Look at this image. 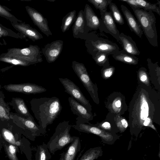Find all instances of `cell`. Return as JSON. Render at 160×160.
I'll list each match as a JSON object with an SVG mask.
<instances>
[{"mask_svg": "<svg viewBox=\"0 0 160 160\" xmlns=\"http://www.w3.org/2000/svg\"><path fill=\"white\" fill-rule=\"evenodd\" d=\"M76 11L73 10L68 13L62 19L61 28L62 32H65L68 30L76 19Z\"/></svg>", "mask_w": 160, "mask_h": 160, "instance_id": "cb8c5ba5", "label": "cell"}, {"mask_svg": "<svg viewBox=\"0 0 160 160\" xmlns=\"http://www.w3.org/2000/svg\"><path fill=\"white\" fill-rule=\"evenodd\" d=\"M131 8L149 43L154 47H158L156 18L154 13L139 8Z\"/></svg>", "mask_w": 160, "mask_h": 160, "instance_id": "7a4b0ae2", "label": "cell"}, {"mask_svg": "<svg viewBox=\"0 0 160 160\" xmlns=\"http://www.w3.org/2000/svg\"><path fill=\"white\" fill-rule=\"evenodd\" d=\"M65 152H62L61 154L59 160H64V155Z\"/></svg>", "mask_w": 160, "mask_h": 160, "instance_id": "ee69618b", "label": "cell"}, {"mask_svg": "<svg viewBox=\"0 0 160 160\" xmlns=\"http://www.w3.org/2000/svg\"><path fill=\"white\" fill-rule=\"evenodd\" d=\"M117 125L120 131L121 132H123L127 128L128 123L125 119L122 118L117 120Z\"/></svg>", "mask_w": 160, "mask_h": 160, "instance_id": "8d00e7d4", "label": "cell"}, {"mask_svg": "<svg viewBox=\"0 0 160 160\" xmlns=\"http://www.w3.org/2000/svg\"><path fill=\"white\" fill-rule=\"evenodd\" d=\"M0 139H1V135H0V150H1V144Z\"/></svg>", "mask_w": 160, "mask_h": 160, "instance_id": "7dc6e473", "label": "cell"}, {"mask_svg": "<svg viewBox=\"0 0 160 160\" xmlns=\"http://www.w3.org/2000/svg\"><path fill=\"white\" fill-rule=\"evenodd\" d=\"M0 61L10 63L14 65L26 66L33 64L31 62L19 58L8 55L6 53L0 55Z\"/></svg>", "mask_w": 160, "mask_h": 160, "instance_id": "7402d4cb", "label": "cell"}, {"mask_svg": "<svg viewBox=\"0 0 160 160\" xmlns=\"http://www.w3.org/2000/svg\"><path fill=\"white\" fill-rule=\"evenodd\" d=\"M81 148L79 138L76 137L65 152L64 160H74L78 153L80 151Z\"/></svg>", "mask_w": 160, "mask_h": 160, "instance_id": "d6986e66", "label": "cell"}, {"mask_svg": "<svg viewBox=\"0 0 160 160\" xmlns=\"http://www.w3.org/2000/svg\"><path fill=\"white\" fill-rule=\"evenodd\" d=\"M63 42L57 40L47 44L42 52L47 62L49 63L54 62L58 58L62 51Z\"/></svg>", "mask_w": 160, "mask_h": 160, "instance_id": "7c38bea8", "label": "cell"}, {"mask_svg": "<svg viewBox=\"0 0 160 160\" xmlns=\"http://www.w3.org/2000/svg\"><path fill=\"white\" fill-rule=\"evenodd\" d=\"M102 154V151L100 147L91 148L86 151L78 160H94Z\"/></svg>", "mask_w": 160, "mask_h": 160, "instance_id": "d4e9b609", "label": "cell"}, {"mask_svg": "<svg viewBox=\"0 0 160 160\" xmlns=\"http://www.w3.org/2000/svg\"><path fill=\"white\" fill-rule=\"evenodd\" d=\"M85 23V18L83 11L81 10L78 13L72 27V33L74 38H77L79 32H84Z\"/></svg>", "mask_w": 160, "mask_h": 160, "instance_id": "603a6c76", "label": "cell"}, {"mask_svg": "<svg viewBox=\"0 0 160 160\" xmlns=\"http://www.w3.org/2000/svg\"><path fill=\"white\" fill-rule=\"evenodd\" d=\"M97 9L100 11H107V8L112 0H88Z\"/></svg>", "mask_w": 160, "mask_h": 160, "instance_id": "d6a6232c", "label": "cell"}, {"mask_svg": "<svg viewBox=\"0 0 160 160\" xmlns=\"http://www.w3.org/2000/svg\"><path fill=\"white\" fill-rule=\"evenodd\" d=\"M7 43L5 40L3 39L2 37L0 35V45H6Z\"/></svg>", "mask_w": 160, "mask_h": 160, "instance_id": "7bdbcfd3", "label": "cell"}, {"mask_svg": "<svg viewBox=\"0 0 160 160\" xmlns=\"http://www.w3.org/2000/svg\"><path fill=\"white\" fill-rule=\"evenodd\" d=\"M18 118L25 128L30 131L34 138L41 135L39 127L35 122L21 117H18Z\"/></svg>", "mask_w": 160, "mask_h": 160, "instance_id": "44dd1931", "label": "cell"}, {"mask_svg": "<svg viewBox=\"0 0 160 160\" xmlns=\"http://www.w3.org/2000/svg\"><path fill=\"white\" fill-rule=\"evenodd\" d=\"M31 106L41 133L44 134L47 126L53 123L61 111L59 99L56 97L36 98L32 100Z\"/></svg>", "mask_w": 160, "mask_h": 160, "instance_id": "6da1fadb", "label": "cell"}, {"mask_svg": "<svg viewBox=\"0 0 160 160\" xmlns=\"http://www.w3.org/2000/svg\"><path fill=\"white\" fill-rule=\"evenodd\" d=\"M20 142H19L18 141H17V142H16L15 145L19 146V145H20Z\"/></svg>", "mask_w": 160, "mask_h": 160, "instance_id": "f6af8a7d", "label": "cell"}, {"mask_svg": "<svg viewBox=\"0 0 160 160\" xmlns=\"http://www.w3.org/2000/svg\"><path fill=\"white\" fill-rule=\"evenodd\" d=\"M41 53L38 46L30 45L28 47L23 48L8 49L6 53L8 55L29 61L34 64L42 61Z\"/></svg>", "mask_w": 160, "mask_h": 160, "instance_id": "277c9868", "label": "cell"}, {"mask_svg": "<svg viewBox=\"0 0 160 160\" xmlns=\"http://www.w3.org/2000/svg\"><path fill=\"white\" fill-rule=\"evenodd\" d=\"M71 126L79 132L91 133L98 135L108 142H111L113 139V137L111 133L98 127L87 124L79 120L76 119V124L71 125Z\"/></svg>", "mask_w": 160, "mask_h": 160, "instance_id": "9c48e42d", "label": "cell"}, {"mask_svg": "<svg viewBox=\"0 0 160 160\" xmlns=\"http://www.w3.org/2000/svg\"><path fill=\"white\" fill-rule=\"evenodd\" d=\"M68 100L72 112L78 116L76 119L88 123L92 119L91 112L79 102L71 97L68 98Z\"/></svg>", "mask_w": 160, "mask_h": 160, "instance_id": "4fadbf2b", "label": "cell"}, {"mask_svg": "<svg viewBox=\"0 0 160 160\" xmlns=\"http://www.w3.org/2000/svg\"><path fill=\"white\" fill-rule=\"evenodd\" d=\"M115 70V68L112 66L107 67L102 71L104 76L107 78L110 77L113 74Z\"/></svg>", "mask_w": 160, "mask_h": 160, "instance_id": "f35d334b", "label": "cell"}, {"mask_svg": "<svg viewBox=\"0 0 160 160\" xmlns=\"http://www.w3.org/2000/svg\"><path fill=\"white\" fill-rule=\"evenodd\" d=\"M109 160H113L112 159H110Z\"/></svg>", "mask_w": 160, "mask_h": 160, "instance_id": "c3c4849f", "label": "cell"}, {"mask_svg": "<svg viewBox=\"0 0 160 160\" xmlns=\"http://www.w3.org/2000/svg\"><path fill=\"white\" fill-rule=\"evenodd\" d=\"M0 118L6 120L9 119V113L7 109L2 104L0 103Z\"/></svg>", "mask_w": 160, "mask_h": 160, "instance_id": "d590c367", "label": "cell"}, {"mask_svg": "<svg viewBox=\"0 0 160 160\" xmlns=\"http://www.w3.org/2000/svg\"><path fill=\"white\" fill-rule=\"evenodd\" d=\"M127 3L130 7L139 8L146 11H151L160 15V9L156 4H152L143 0H118Z\"/></svg>", "mask_w": 160, "mask_h": 160, "instance_id": "ac0fdd59", "label": "cell"}, {"mask_svg": "<svg viewBox=\"0 0 160 160\" xmlns=\"http://www.w3.org/2000/svg\"><path fill=\"white\" fill-rule=\"evenodd\" d=\"M47 1H49V2H54L55 0H47Z\"/></svg>", "mask_w": 160, "mask_h": 160, "instance_id": "bcb514c9", "label": "cell"}, {"mask_svg": "<svg viewBox=\"0 0 160 160\" xmlns=\"http://www.w3.org/2000/svg\"><path fill=\"white\" fill-rule=\"evenodd\" d=\"M25 9L33 23L40 30L48 37L52 36V33L48 26L47 19L41 13L32 8L27 6Z\"/></svg>", "mask_w": 160, "mask_h": 160, "instance_id": "30bf717a", "label": "cell"}, {"mask_svg": "<svg viewBox=\"0 0 160 160\" xmlns=\"http://www.w3.org/2000/svg\"><path fill=\"white\" fill-rule=\"evenodd\" d=\"M92 58L98 65L104 67L109 65V55L106 53L97 52L92 54Z\"/></svg>", "mask_w": 160, "mask_h": 160, "instance_id": "83f0119b", "label": "cell"}, {"mask_svg": "<svg viewBox=\"0 0 160 160\" xmlns=\"http://www.w3.org/2000/svg\"><path fill=\"white\" fill-rule=\"evenodd\" d=\"M99 127L107 130H110L111 127L110 124L108 122H104L100 126L99 125Z\"/></svg>", "mask_w": 160, "mask_h": 160, "instance_id": "60d3db41", "label": "cell"}, {"mask_svg": "<svg viewBox=\"0 0 160 160\" xmlns=\"http://www.w3.org/2000/svg\"><path fill=\"white\" fill-rule=\"evenodd\" d=\"M0 35L2 37H9L23 39L26 37L18 33H16L12 30L4 27L0 24Z\"/></svg>", "mask_w": 160, "mask_h": 160, "instance_id": "4dcf8cb0", "label": "cell"}, {"mask_svg": "<svg viewBox=\"0 0 160 160\" xmlns=\"http://www.w3.org/2000/svg\"><path fill=\"white\" fill-rule=\"evenodd\" d=\"M72 67L92 98L96 102L97 97L96 86L92 82L84 65L82 63L73 61L72 62Z\"/></svg>", "mask_w": 160, "mask_h": 160, "instance_id": "5b68a950", "label": "cell"}, {"mask_svg": "<svg viewBox=\"0 0 160 160\" xmlns=\"http://www.w3.org/2000/svg\"><path fill=\"white\" fill-rule=\"evenodd\" d=\"M142 125L145 126L150 127L156 130V128L153 125L152 120L149 118H147L143 122Z\"/></svg>", "mask_w": 160, "mask_h": 160, "instance_id": "ab89813d", "label": "cell"}, {"mask_svg": "<svg viewBox=\"0 0 160 160\" xmlns=\"http://www.w3.org/2000/svg\"><path fill=\"white\" fill-rule=\"evenodd\" d=\"M111 15L115 22L120 25H123L124 24L123 17L116 4L112 2L109 5Z\"/></svg>", "mask_w": 160, "mask_h": 160, "instance_id": "f1b7e54d", "label": "cell"}, {"mask_svg": "<svg viewBox=\"0 0 160 160\" xmlns=\"http://www.w3.org/2000/svg\"><path fill=\"white\" fill-rule=\"evenodd\" d=\"M58 79L65 88V92L90 111L91 105L79 88L69 79L62 78Z\"/></svg>", "mask_w": 160, "mask_h": 160, "instance_id": "52a82bcc", "label": "cell"}, {"mask_svg": "<svg viewBox=\"0 0 160 160\" xmlns=\"http://www.w3.org/2000/svg\"><path fill=\"white\" fill-rule=\"evenodd\" d=\"M101 25L99 30L112 36L117 41H120V33L116 26L115 22L110 12L100 11Z\"/></svg>", "mask_w": 160, "mask_h": 160, "instance_id": "ba28073f", "label": "cell"}, {"mask_svg": "<svg viewBox=\"0 0 160 160\" xmlns=\"http://www.w3.org/2000/svg\"><path fill=\"white\" fill-rule=\"evenodd\" d=\"M15 102L18 111L26 118L35 122L33 118L29 113L24 101L19 98H15Z\"/></svg>", "mask_w": 160, "mask_h": 160, "instance_id": "f546056e", "label": "cell"}, {"mask_svg": "<svg viewBox=\"0 0 160 160\" xmlns=\"http://www.w3.org/2000/svg\"><path fill=\"white\" fill-rule=\"evenodd\" d=\"M113 58L117 61L132 65L137 64L139 61L138 58L126 52L123 49L119 50L112 55Z\"/></svg>", "mask_w": 160, "mask_h": 160, "instance_id": "ffe728a7", "label": "cell"}, {"mask_svg": "<svg viewBox=\"0 0 160 160\" xmlns=\"http://www.w3.org/2000/svg\"><path fill=\"white\" fill-rule=\"evenodd\" d=\"M71 127L69 121H64L58 124L47 144L51 153L54 154L56 152L61 150L74 141L76 136H71L70 131Z\"/></svg>", "mask_w": 160, "mask_h": 160, "instance_id": "3957f363", "label": "cell"}, {"mask_svg": "<svg viewBox=\"0 0 160 160\" xmlns=\"http://www.w3.org/2000/svg\"><path fill=\"white\" fill-rule=\"evenodd\" d=\"M4 88L10 92H21L27 94H36L46 92L45 88L33 83H24L9 84L5 85Z\"/></svg>", "mask_w": 160, "mask_h": 160, "instance_id": "8fae6325", "label": "cell"}, {"mask_svg": "<svg viewBox=\"0 0 160 160\" xmlns=\"http://www.w3.org/2000/svg\"><path fill=\"white\" fill-rule=\"evenodd\" d=\"M12 27L22 35L27 37L33 41L43 38L42 35L36 29L24 22L11 23Z\"/></svg>", "mask_w": 160, "mask_h": 160, "instance_id": "5bb4252c", "label": "cell"}, {"mask_svg": "<svg viewBox=\"0 0 160 160\" xmlns=\"http://www.w3.org/2000/svg\"><path fill=\"white\" fill-rule=\"evenodd\" d=\"M120 7L131 30L139 38H142L143 32L137 20L126 6L121 5Z\"/></svg>", "mask_w": 160, "mask_h": 160, "instance_id": "9a60e30c", "label": "cell"}, {"mask_svg": "<svg viewBox=\"0 0 160 160\" xmlns=\"http://www.w3.org/2000/svg\"><path fill=\"white\" fill-rule=\"evenodd\" d=\"M92 54L97 52L106 53L109 55H113L119 50L116 43L106 39L96 36L90 42Z\"/></svg>", "mask_w": 160, "mask_h": 160, "instance_id": "8992f818", "label": "cell"}, {"mask_svg": "<svg viewBox=\"0 0 160 160\" xmlns=\"http://www.w3.org/2000/svg\"><path fill=\"white\" fill-rule=\"evenodd\" d=\"M119 37L124 51L135 56L140 55V52L135 42L131 37L121 32L120 34Z\"/></svg>", "mask_w": 160, "mask_h": 160, "instance_id": "e0dca14e", "label": "cell"}, {"mask_svg": "<svg viewBox=\"0 0 160 160\" xmlns=\"http://www.w3.org/2000/svg\"><path fill=\"white\" fill-rule=\"evenodd\" d=\"M112 104L114 109L116 108H120L121 105V101L119 99H116L113 102Z\"/></svg>", "mask_w": 160, "mask_h": 160, "instance_id": "b9f144b4", "label": "cell"}, {"mask_svg": "<svg viewBox=\"0 0 160 160\" xmlns=\"http://www.w3.org/2000/svg\"><path fill=\"white\" fill-rule=\"evenodd\" d=\"M2 134L4 139L10 143L15 145L16 141L12 133L9 130L5 128L2 130Z\"/></svg>", "mask_w": 160, "mask_h": 160, "instance_id": "836d02e7", "label": "cell"}, {"mask_svg": "<svg viewBox=\"0 0 160 160\" xmlns=\"http://www.w3.org/2000/svg\"><path fill=\"white\" fill-rule=\"evenodd\" d=\"M83 12L86 25L89 29L94 30L99 29L101 25L100 19L88 4H86Z\"/></svg>", "mask_w": 160, "mask_h": 160, "instance_id": "2e32d148", "label": "cell"}, {"mask_svg": "<svg viewBox=\"0 0 160 160\" xmlns=\"http://www.w3.org/2000/svg\"><path fill=\"white\" fill-rule=\"evenodd\" d=\"M139 117L140 121H144L148 116L149 107L146 97L144 94L140 96Z\"/></svg>", "mask_w": 160, "mask_h": 160, "instance_id": "4316f807", "label": "cell"}, {"mask_svg": "<svg viewBox=\"0 0 160 160\" xmlns=\"http://www.w3.org/2000/svg\"><path fill=\"white\" fill-rule=\"evenodd\" d=\"M138 75L140 81L146 84H148V81L147 73L143 68H141L139 70Z\"/></svg>", "mask_w": 160, "mask_h": 160, "instance_id": "74e56055", "label": "cell"}, {"mask_svg": "<svg viewBox=\"0 0 160 160\" xmlns=\"http://www.w3.org/2000/svg\"><path fill=\"white\" fill-rule=\"evenodd\" d=\"M0 16L9 20L11 23L21 22L22 21L12 14L5 7L0 4Z\"/></svg>", "mask_w": 160, "mask_h": 160, "instance_id": "1f68e13d", "label": "cell"}, {"mask_svg": "<svg viewBox=\"0 0 160 160\" xmlns=\"http://www.w3.org/2000/svg\"><path fill=\"white\" fill-rule=\"evenodd\" d=\"M5 149L10 160H18L16 155V148L12 144L6 146Z\"/></svg>", "mask_w": 160, "mask_h": 160, "instance_id": "e575fe53", "label": "cell"}, {"mask_svg": "<svg viewBox=\"0 0 160 160\" xmlns=\"http://www.w3.org/2000/svg\"><path fill=\"white\" fill-rule=\"evenodd\" d=\"M35 158L36 160H51V153L47 144L43 142L38 146Z\"/></svg>", "mask_w": 160, "mask_h": 160, "instance_id": "484cf974", "label": "cell"}]
</instances>
